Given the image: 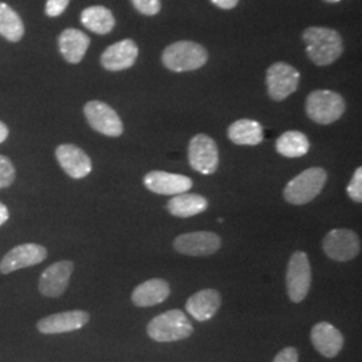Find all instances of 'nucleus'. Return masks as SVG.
Here are the masks:
<instances>
[{"label":"nucleus","mask_w":362,"mask_h":362,"mask_svg":"<svg viewBox=\"0 0 362 362\" xmlns=\"http://www.w3.org/2000/svg\"><path fill=\"white\" fill-rule=\"evenodd\" d=\"M302 39L306 43V52L313 64L329 66L334 64L344 52V42L333 28L308 27Z\"/></svg>","instance_id":"nucleus-1"},{"label":"nucleus","mask_w":362,"mask_h":362,"mask_svg":"<svg viewBox=\"0 0 362 362\" xmlns=\"http://www.w3.org/2000/svg\"><path fill=\"white\" fill-rule=\"evenodd\" d=\"M163 65L170 71H194L207 64L208 52L202 45L191 40H180L169 45L161 57Z\"/></svg>","instance_id":"nucleus-2"},{"label":"nucleus","mask_w":362,"mask_h":362,"mask_svg":"<svg viewBox=\"0 0 362 362\" xmlns=\"http://www.w3.org/2000/svg\"><path fill=\"white\" fill-rule=\"evenodd\" d=\"M327 181V173L324 168L313 167L305 169L286 185L284 196L286 202L294 206H303L310 203L322 192Z\"/></svg>","instance_id":"nucleus-3"},{"label":"nucleus","mask_w":362,"mask_h":362,"mask_svg":"<svg viewBox=\"0 0 362 362\" xmlns=\"http://www.w3.org/2000/svg\"><path fill=\"white\" fill-rule=\"evenodd\" d=\"M148 336L157 342H175L194 333V326L185 313L177 309L165 311L155 317L146 327Z\"/></svg>","instance_id":"nucleus-4"},{"label":"nucleus","mask_w":362,"mask_h":362,"mask_svg":"<svg viewBox=\"0 0 362 362\" xmlns=\"http://www.w3.org/2000/svg\"><path fill=\"white\" fill-rule=\"evenodd\" d=\"M346 104L341 94L332 90L311 91L306 98V113L311 121L330 125L345 113Z\"/></svg>","instance_id":"nucleus-5"},{"label":"nucleus","mask_w":362,"mask_h":362,"mask_svg":"<svg viewBox=\"0 0 362 362\" xmlns=\"http://www.w3.org/2000/svg\"><path fill=\"white\" fill-rule=\"evenodd\" d=\"M286 284L288 297L294 303H299L308 297L311 287V266L303 251L294 252L288 260Z\"/></svg>","instance_id":"nucleus-6"},{"label":"nucleus","mask_w":362,"mask_h":362,"mask_svg":"<svg viewBox=\"0 0 362 362\" xmlns=\"http://www.w3.org/2000/svg\"><path fill=\"white\" fill-rule=\"evenodd\" d=\"M189 165L202 175H212L219 167V149L207 134H196L188 146Z\"/></svg>","instance_id":"nucleus-7"},{"label":"nucleus","mask_w":362,"mask_h":362,"mask_svg":"<svg viewBox=\"0 0 362 362\" xmlns=\"http://www.w3.org/2000/svg\"><path fill=\"white\" fill-rule=\"evenodd\" d=\"M300 74L294 66L285 62H276L267 70V90L274 101H284L296 93L299 86Z\"/></svg>","instance_id":"nucleus-8"},{"label":"nucleus","mask_w":362,"mask_h":362,"mask_svg":"<svg viewBox=\"0 0 362 362\" xmlns=\"http://www.w3.org/2000/svg\"><path fill=\"white\" fill-rule=\"evenodd\" d=\"M325 254L336 262H349L361 251V242L357 233L346 228L332 230L324 238Z\"/></svg>","instance_id":"nucleus-9"},{"label":"nucleus","mask_w":362,"mask_h":362,"mask_svg":"<svg viewBox=\"0 0 362 362\" xmlns=\"http://www.w3.org/2000/svg\"><path fill=\"white\" fill-rule=\"evenodd\" d=\"M85 117L93 129L104 136L119 137L124 125L116 110L101 101H89L83 107Z\"/></svg>","instance_id":"nucleus-10"},{"label":"nucleus","mask_w":362,"mask_h":362,"mask_svg":"<svg viewBox=\"0 0 362 362\" xmlns=\"http://www.w3.org/2000/svg\"><path fill=\"white\" fill-rule=\"evenodd\" d=\"M173 247L182 255L209 257L218 252L221 247V239L218 233L209 231L182 233L175 239Z\"/></svg>","instance_id":"nucleus-11"},{"label":"nucleus","mask_w":362,"mask_h":362,"mask_svg":"<svg viewBox=\"0 0 362 362\" xmlns=\"http://www.w3.org/2000/svg\"><path fill=\"white\" fill-rule=\"evenodd\" d=\"M47 258V250L37 243H25L16 246L8 251L0 260V272L11 274V272L26 269L31 266H37Z\"/></svg>","instance_id":"nucleus-12"},{"label":"nucleus","mask_w":362,"mask_h":362,"mask_svg":"<svg viewBox=\"0 0 362 362\" xmlns=\"http://www.w3.org/2000/svg\"><path fill=\"white\" fill-rule=\"evenodd\" d=\"M73 272L74 263L70 260L57 262L49 266L39 278V293L43 297H61L69 286Z\"/></svg>","instance_id":"nucleus-13"},{"label":"nucleus","mask_w":362,"mask_h":362,"mask_svg":"<svg viewBox=\"0 0 362 362\" xmlns=\"http://www.w3.org/2000/svg\"><path fill=\"white\" fill-rule=\"evenodd\" d=\"M89 321L90 315L86 311H64L39 320L37 329L42 334H62L79 330Z\"/></svg>","instance_id":"nucleus-14"},{"label":"nucleus","mask_w":362,"mask_h":362,"mask_svg":"<svg viewBox=\"0 0 362 362\" xmlns=\"http://www.w3.org/2000/svg\"><path fill=\"white\" fill-rule=\"evenodd\" d=\"M144 184L153 194L175 196L188 192L192 188L194 181L184 175L152 170L144 177Z\"/></svg>","instance_id":"nucleus-15"},{"label":"nucleus","mask_w":362,"mask_h":362,"mask_svg":"<svg viewBox=\"0 0 362 362\" xmlns=\"http://www.w3.org/2000/svg\"><path fill=\"white\" fill-rule=\"evenodd\" d=\"M55 156L61 168L73 179H83L91 172L90 157L77 145H59L55 151Z\"/></svg>","instance_id":"nucleus-16"},{"label":"nucleus","mask_w":362,"mask_h":362,"mask_svg":"<svg viewBox=\"0 0 362 362\" xmlns=\"http://www.w3.org/2000/svg\"><path fill=\"white\" fill-rule=\"evenodd\" d=\"M139 47L132 39L119 40L109 46L101 55V65L109 71H122L136 64Z\"/></svg>","instance_id":"nucleus-17"},{"label":"nucleus","mask_w":362,"mask_h":362,"mask_svg":"<svg viewBox=\"0 0 362 362\" xmlns=\"http://www.w3.org/2000/svg\"><path fill=\"white\" fill-rule=\"evenodd\" d=\"M311 342L324 357L334 358L344 348L342 333L329 322H320L311 329Z\"/></svg>","instance_id":"nucleus-18"},{"label":"nucleus","mask_w":362,"mask_h":362,"mask_svg":"<svg viewBox=\"0 0 362 362\" xmlns=\"http://www.w3.org/2000/svg\"><path fill=\"white\" fill-rule=\"evenodd\" d=\"M221 297L214 288H206L197 291L187 300L185 310L188 311L196 321L204 322L211 320L219 310Z\"/></svg>","instance_id":"nucleus-19"},{"label":"nucleus","mask_w":362,"mask_h":362,"mask_svg":"<svg viewBox=\"0 0 362 362\" xmlns=\"http://www.w3.org/2000/svg\"><path fill=\"white\" fill-rule=\"evenodd\" d=\"M170 294V287L167 281L153 278L137 286L132 293V302L137 308H151L164 302Z\"/></svg>","instance_id":"nucleus-20"},{"label":"nucleus","mask_w":362,"mask_h":362,"mask_svg":"<svg viewBox=\"0 0 362 362\" xmlns=\"http://www.w3.org/2000/svg\"><path fill=\"white\" fill-rule=\"evenodd\" d=\"M59 52L69 64H79L90 46V38L77 28H67L58 39Z\"/></svg>","instance_id":"nucleus-21"},{"label":"nucleus","mask_w":362,"mask_h":362,"mask_svg":"<svg viewBox=\"0 0 362 362\" xmlns=\"http://www.w3.org/2000/svg\"><path fill=\"white\" fill-rule=\"evenodd\" d=\"M169 214L176 218H192L208 208V200L202 194H175L167 204Z\"/></svg>","instance_id":"nucleus-22"},{"label":"nucleus","mask_w":362,"mask_h":362,"mask_svg":"<svg viewBox=\"0 0 362 362\" xmlns=\"http://www.w3.org/2000/svg\"><path fill=\"white\" fill-rule=\"evenodd\" d=\"M82 25L98 35L109 34L115 26L116 19L110 10L104 6H91L81 13Z\"/></svg>","instance_id":"nucleus-23"},{"label":"nucleus","mask_w":362,"mask_h":362,"mask_svg":"<svg viewBox=\"0 0 362 362\" xmlns=\"http://www.w3.org/2000/svg\"><path fill=\"white\" fill-rule=\"evenodd\" d=\"M263 128L254 119H238L228 128V139L236 145H258L263 141Z\"/></svg>","instance_id":"nucleus-24"},{"label":"nucleus","mask_w":362,"mask_h":362,"mask_svg":"<svg viewBox=\"0 0 362 362\" xmlns=\"http://www.w3.org/2000/svg\"><path fill=\"white\" fill-rule=\"evenodd\" d=\"M276 152L288 158H296L306 155L310 149V141L305 133L298 130H288L278 137L275 144Z\"/></svg>","instance_id":"nucleus-25"},{"label":"nucleus","mask_w":362,"mask_h":362,"mask_svg":"<svg viewBox=\"0 0 362 362\" xmlns=\"http://www.w3.org/2000/svg\"><path fill=\"white\" fill-rule=\"evenodd\" d=\"M23 34L25 26L21 16L8 4L0 3V35L10 42H18Z\"/></svg>","instance_id":"nucleus-26"},{"label":"nucleus","mask_w":362,"mask_h":362,"mask_svg":"<svg viewBox=\"0 0 362 362\" xmlns=\"http://www.w3.org/2000/svg\"><path fill=\"white\" fill-rule=\"evenodd\" d=\"M15 180V168L8 157L0 155V188H7Z\"/></svg>","instance_id":"nucleus-27"},{"label":"nucleus","mask_w":362,"mask_h":362,"mask_svg":"<svg viewBox=\"0 0 362 362\" xmlns=\"http://www.w3.org/2000/svg\"><path fill=\"white\" fill-rule=\"evenodd\" d=\"M350 199L356 203L362 202V168H357L354 170V175L350 180L349 185L346 188Z\"/></svg>","instance_id":"nucleus-28"},{"label":"nucleus","mask_w":362,"mask_h":362,"mask_svg":"<svg viewBox=\"0 0 362 362\" xmlns=\"http://www.w3.org/2000/svg\"><path fill=\"white\" fill-rule=\"evenodd\" d=\"M132 3L139 13L146 16L157 15L161 10V0H132Z\"/></svg>","instance_id":"nucleus-29"},{"label":"nucleus","mask_w":362,"mask_h":362,"mask_svg":"<svg viewBox=\"0 0 362 362\" xmlns=\"http://www.w3.org/2000/svg\"><path fill=\"white\" fill-rule=\"evenodd\" d=\"M70 0H47L46 3V13L50 18H57L65 13Z\"/></svg>","instance_id":"nucleus-30"},{"label":"nucleus","mask_w":362,"mask_h":362,"mask_svg":"<svg viewBox=\"0 0 362 362\" xmlns=\"http://www.w3.org/2000/svg\"><path fill=\"white\" fill-rule=\"evenodd\" d=\"M274 362H298V351L294 348H285L276 354Z\"/></svg>","instance_id":"nucleus-31"},{"label":"nucleus","mask_w":362,"mask_h":362,"mask_svg":"<svg viewBox=\"0 0 362 362\" xmlns=\"http://www.w3.org/2000/svg\"><path fill=\"white\" fill-rule=\"evenodd\" d=\"M216 7L223 8V10H231L235 8L236 4L239 3V0H211Z\"/></svg>","instance_id":"nucleus-32"},{"label":"nucleus","mask_w":362,"mask_h":362,"mask_svg":"<svg viewBox=\"0 0 362 362\" xmlns=\"http://www.w3.org/2000/svg\"><path fill=\"white\" fill-rule=\"evenodd\" d=\"M10 218L8 208L6 207L3 203H0V226H3Z\"/></svg>","instance_id":"nucleus-33"},{"label":"nucleus","mask_w":362,"mask_h":362,"mask_svg":"<svg viewBox=\"0 0 362 362\" xmlns=\"http://www.w3.org/2000/svg\"><path fill=\"white\" fill-rule=\"evenodd\" d=\"M7 137H8V128L4 122L0 121V144L4 143L7 140Z\"/></svg>","instance_id":"nucleus-34"},{"label":"nucleus","mask_w":362,"mask_h":362,"mask_svg":"<svg viewBox=\"0 0 362 362\" xmlns=\"http://www.w3.org/2000/svg\"><path fill=\"white\" fill-rule=\"evenodd\" d=\"M325 1H327V3H338V1H341V0H325Z\"/></svg>","instance_id":"nucleus-35"}]
</instances>
